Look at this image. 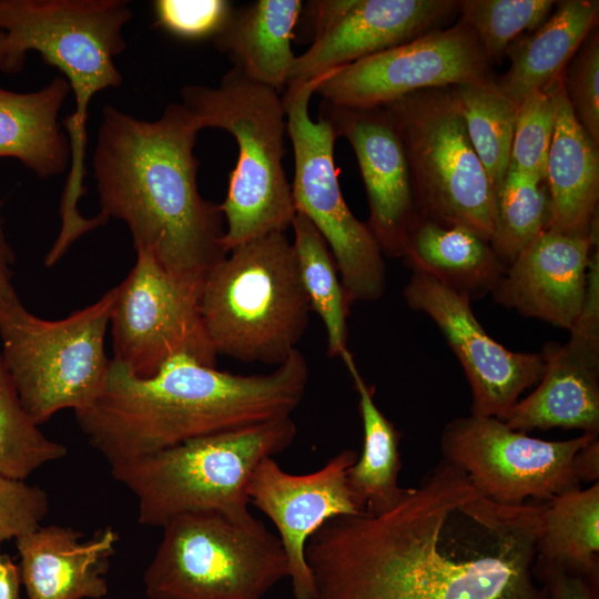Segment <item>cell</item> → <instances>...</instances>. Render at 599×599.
<instances>
[{
	"instance_id": "21",
	"label": "cell",
	"mask_w": 599,
	"mask_h": 599,
	"mask_svg": "<svg viewBox=\"0 0 599 599\" xmlns=\"http://www.w3.org/2000/svg\"><path fill=\"white\" fill-rule=\"evenodd\" d=\"M119 542L111 527L83 539L60 525L39 526L16 539L19 573L27 599H101L106 573Z\"/></svg>"
},
{
	"instance_id": "32",
	"label": "cell",
	"mask_w": 599,
	"mask_h": 599,
	"mask_svg": "<svg viewBox=\"0 0 599 599\" xmlns=\"http://www.w3.org/2000/svg\"><path fill=\"white\" fill-rule=\"evenodd\" d=\"M67 454L65 446L47 437L28 415L0 354V473L24 480Z\"/></svg>"
},
{
	"instance_id": "3",
	"label": "cell",
	"mask_w": 599,
	"mask_h": 599,
	"mask_svg": "<svg viewBox=\"0 0 599 599\" xmlns=\"http://www.w3.org/2000/svg\"><path fill=\"white\" fill-rule=\"evenodd\" d=\"M308 376L298 349L273 372L260 375L217 370L180 354L143 378L112 359L104 389L75 417L89 443L113 464L201 436L290 417L304 397Z\"/></svg>"
},
{
	"instance_id": "7",
	"label": "cell",
	"mask_w": 599,
	"mask_h": 599,
	"mask_svg": "<svg viewBox=\"0 0 599 599\" xmlns=\"http://www.w3.org/2000/svg\"><path fill=\"white\" fill-rule=\"evenodd\" d=\"M296 433L291 416L283 417L113 463L111 474L135 497L140 525L162 528L192 512L246 520L253 517L247 486L254 469L285 450Z\"/></svg>"
},
{
	"instance_id": "8",
	"label": "cell",
	"mask_w": 599,
	"mask_h": 599,
	"mask_svg": "<svg viewBox=\"0 0 599 599\" xmlns=\"http://www.w3.org/2000/svg\"><path fill=\"white\" fill-rule=\"evenodd\" d=\"M143 573L150 599H262L290 569L262 520L216 512L176 516Z\"/></svg>"
},
{
	"instance_id": "13",
	"label": "cell",
	"mask_w": 599,
	"mask_h": 599,
	"mask_svg": "<svg viewBox=\"0 0 599 599\" xmlns=\"http://www.w3.org/2000/svg\"><path fill=\"white\" fill-rule=\"evenodd\" d=\"M202 285L170 273L149 251L138 250L134 266L115 287L112 359L143 378L180 354L215 367L217 355L200 312Z\"/></svg>"
},
{
	"instance_id": "38",
	"label": "cell",
	"mask_w": 599,
	"mask_h": 599,
	"mask_svg": "<svg viewBox=\"0 0 599 599\" xmlns=\"http://www.w3.org/2000/svg\"><path fill=\"white\" fill-rule=\"evenodd\" d=\"M534 576L547 599H599V582L536 557Z\"/></svg>"
},
{
	"instance_id": "42",
	"label": "cell",
	"mask_w": 599,
	"mask_h": 599,
	"mask_svg": "<svg viewBox=\"0 0 599 599\" xmlns=\"http://www.w3.org/2000/svg\"><path fill=\"white\" fill-rule=\"evenodd\" d=\"M20 586L18 565L0 552V599H21Z\"/></svg>"
},
{
	"instance_id": "2",
	"label": "cell",
	"mask_w": 599,
	"mask_h": 599,
	"mask_svg": "<svg viewBox=\"0 0 599 599\" xmlns=\"http://www.w3.org/2000/svg\"><path fill=\"white\" fill-rule=\"evenodd\" d=\"M199 131L182 103H170L155 121L108 104L92 166L99 214L124 222L135 251H149L170 273L203 283L227 252L223 214L197 187Z\"/></svg>"
},
{
	"instance_id": "15",
	"label": "cell",
	"mask_w": 599,
	"mask_h": 599,
	"mask_svg": "<svg viewBox=\"0 0 599 599\" xmlns=\"http://www.w3.org/2000/svg\"><path fill=\"white\" fill-rule=\"evenodd\" d=\"M403 295L410 309L437 325L459 361L470 386L471 415L501 420L521 393L541 379L544 352H512L491 338L468 296L420 273L412 274Z\"/></svg>"
},
{
	"instance_id": "16",
	"label": "cell",
	"mask_w": 599,
	"mask_h": 599,
	"mask_svg": "<svg viewBox=\"0 0 599 599\" xmlns=\"http://www.w3.org/2000/svg\"><path fill=\"white\" fill-rule=\"evenodd\" d=\"M357 457L355 450L343 449L322 468L304 475L290 474L273 457H266L251 476L250 504L277 529L295 599H314L313 578L305 558L309 537L331 518L364 514L347 483V470Z\"/></svg>"
},
{
	"instance_id": "18",
	"label": "cell",
	"mask_w": 599,
	"mask_h": 599,
	"mask_svg": "<svg viewBox=\"0 0 599 599\" xmlns=\"http://www.w3.org/2000/svg\"><path fill=\"white\" fill-rule=\"evenodd\" d=\"M319 116L355 152L365 185L366 223L383 255L400 257L417 215L409 167L398 131L383 106L347 108L322 101Z\"/></svg>"
},
{
	"instance_id": "14",
	"label": "cell",
	"mask_w": 599,
	"mask_h": 599,
	"mask_svg": "<svg viewBox=\"0 0 599 599\" xmlns=\"http://www.w3.org/2000/svg\"><path fill=\"white\" fill-rule=\"evenodd\" d=\"M491 61L463 21L428 31L319 79L315 93L347 108H377L407 94L491 77Z\"/></svg>"
},
{
	"instance_id": "37",
	"label": "cell",
	"mask_w": 599,
	"mask_h": 599,
	"mask_svg": "<svg viewBox=\"0 0 599 599\" xmlns=\"http://www.w3.org/2000/svg\"><path fill=\"white\" fill-rule=\"evenodd\" d=\"M49 508L48 494L41 487L0 473V542L41 526Z\"/></svg>"
},
{
	"instance_id": "40",
	"label": "cell",
	"mask_w": 599,
	"mask_h": 599,
	"mask_svg": "<svg viewBox=\"0 0 599 599\" xmlns=\"http://www.w3.org/2000/svg\"><path fill=\"white\" fill-rule=\"evenodd\" d=\"M2 203L3 202L0 201V207ZM13 263L14 253L7 242L2 226V219L0 216V306L18 297L11 283V266Z\"/></svg>"
},
{
	"instance_id": "39",
	"label": "cell",
	"mask_w": 599,
	"mask_h": 599,
	"mask_svg": "<svg viewBox=\"0 0 599 599\" xmlns=\"http://www.w3.org/2000/svg\"><path fill=\"white\" fill-rule=\"evenodd\" d=\"M354 3L355 0L309 1L307 4L313 22V40L326 32Z\"/></svg>"
},
{
	"instance_id": "11",
	"label": "cell",
	"mask_w": 599,
	"mask_h": 599,
	"mask_svg": "<svg viewBox=\"0 0 599 599\" xmlns=\"http://www.w3.org/2000/svg\"><path fill=\"white\" fill-rule=\"evenodd\" d=\"M321 78L288 83L282 95L294 152L293 201L296 213L306 216L327 243L351 304L376 301L386 288L384 255L366 223L343 197L332 125L322 116L314 121L309 115V100Z\"/></svg>"
},
{
	"instance_id": "10",
	"label": "cell",
	"mask_w": 599,
	"mask_h": 599,
	"mask_svg": "<svg viewBox=\"0 0 599 599\" xmlns=\"http://www.w3.org/2000/svg\"><path fill=\"white\" fill-rule=\"evenodd\" d=\"M405 150L417 213L490 241L496 190L475 152L450 87L383 105Z\"/></svg>"
},
{
	"instance_id": "36",
	"label": "cell",
	"mask_w": 599,
	"mask_h": 599,
	"mask_svg": "<svg viewBox=\"0 0 599 599\" xmlns=\"http://www.w3.org/2000/svg\"><path fill=\"white\" fill-rule=\"evenodd\" d=\"M155 26L187 40L214 38L234 8L225 0H158Z\"/></svg>"
},
{
	"instance_id": "25",
	"label": "cell",
	"mask_w": 599,
	"mask_h": 599,
	"mask_svg": "<svg viewBox=\"0 0 599 599\" xmlns=\"http://www.w3.org/2000/svg\"><path fill=\"white\" fill-rule=\"evenodd\" d=\"M70 92L61 75L31 92L0 87V158H14L42 179L62 174L70 145L58 115Z\"/></svg>"
},
{
	"instance_id": "34",
	"label": "cell",
	"mask_w": 599,
	"mask_h": 599,
	"mask_svg": "<svg viewBox=\"0 0 599 599\" xmlns=\"http://www.w3.org/2000/svg\"><path fill=\"white\" fill-rule=\"evenodd\" d=\"M560 75L561 73L517 106L508 169L542 181H546L548 154L555 130L556 91Z\"/></svg>"
},
{
	"instance_id": "24",
	"label": "cell",
	"mask_w": 599,
	"mask_h": 599,
	"mask_svg": "<svg viewBox=\"0 0 599 599\" xmlns=\"http://www.w3.org/2000/svg\"><path fill=\"white\" fill-rule=\"evenodd\" d=\"M400 257L413 273L430 276L470 300L493 293L507 268L489 242L476 233L418 213Z\"/></svg>"
},
{
	"instance_id": "5",
	"label": "cell",
	"mask_w": 599,
	"mask_h": 599,
	"mask_svg": "<svg viewBox=\"0 0 599 599\" xmlns=\"http://www.w3.org/2000/svg\"><path fill=\"white\" fill-rule=\"evenodd\" d=\"M181 98L201 130H224L237 144V162L219 204L226 221V252L285 232L296 210L283 165L287 124L280 93L232 68L219 87L184 85Z\"/></svg>"
},
{
	"instance_id": "35",
	"label": "cell",
	"mask_w": 599,
	"mask_h": 599,
	"mask_svg": "<svg viewBox=\"0 0 599 599\" xmlns=\"http://www.w3.org/2000/svg\"><path fill=\"white\" fill-rule=\"evenodd\" d=\"M572 112L599 148V32L592 29L561 73Z\"/></svg>"
},
{
	"instance_id": "6",
	"label": "cell",
	"mask_w": 599,
	"mask_h": 599,
	"mask_svg": "<svg viewBox=\"0 0 599 599\" xmlns=\"http://www.w3.org/2000/svg\"><path fill=\"white\" fill-rule=\"evenodd\" d=\"M308 297L293 243L274 232L230 251L206 275L200 312L216 355L281 365L307 329Z\"/></svg>"
},
{
	"instance_id": "41",
	"label": "cell",
	"mask_w": 599,
	"mask_h": 599,
	"mask_svg": "<svg viewBox=\"0 0 599 599\" xmlns=\"http://www.w3.org/2000/svg\"><path fill=\"white\" fill-rule=\"evenodd\" d=\"M577 467L581 481H598L599 477V440L592 438L577 454Z\"/></svg>"
},
{
	"instance_id": "27",
	"label": "cell",
	"mask_w": 599,
	"mask_h": 599,
	"mask_svg": "<svg viewBox=\"0 0 599 599\" xmlns=\"http://www.w3.org/2000/svg\"><path fill=\"white\" fill-rule=\"evenodd\" d=\"M341 358L358 394L364 436L361 457L347 470V483L362 511L376 515L395 506L408 489L398 484L400 433L377 407L374 387L365 382L349 351Z\"/></svg>"
},
{
	"instance_id": "12",
	"label": "cell",
	"mask_w": 599,
	"mask_h": 599,
	"mask_svg": "<svg viewBox=\"0 0 599 599\" xmlns=\"http://www.w3.org/2000/svg\"><path fill=\"white\" fill-rule=\"evenodd\" d=\"M595 437L545 440L496 417L470 414L446 424L440 448L444 459L460 468L483 496L516 506L581 488L577 454Z\"/></svg>"
},
{
	"instance_id": "43",
	"label": "cell",
	"mask_w": 599,
	"mask_h": 599,
	"mask_svg": "<svg viewBox=\"0 0 599 599\" xmlns=\"http://www.w3.org/2000/svg\"><path fill=\"white\" fill-rule=\"evenodd\" d=\"M26 57L12 44L7 33L0 30V72L19 73L24 67Z\"/></svg>"
},
{
	"instance_id": "23",
	"label": "cell",
	"mask_w": 599,
	"mask_h": 599,
	"mask_svg": "<svg viewBox=\"0 0 599 599\" xmlns=\"http://www.w3.org/2000/svg\"><path fill=\"white\" fill-rule=\"evenodd\" d=\"M303 6L300 0H258L234 9L213 43L234 69L280 92L296 58L292 40Z\"/></svg>"
},
{
	"instance_id": "29",
	"label": "cell",
	"mask_w": 599,
	"mask_h": 599,
	"mask_svg": "<svg viewBox=\"0 0 599 599\" xmlns=\"http://www.w3.org/2000/svg\"><path fill=\"white\" fill-rule=\"evenodd\" d=\"M293 247L304 291L321 317L327 337V354L342 357L347 348V316L351 302L342 285L332 252L313 223L296 213Z\"/></svg>"
},
{
	"instance_id": "33",
	"label": "cell",
	"mask_w": 599,
	"mask_h": 599,
	"mask_svg": "<svg viewBox=\"0 0 599 599\" xmlns=\"http://www.w3.org/2000/svg\"><path fill=\"white\" fill-rule=\"evenodd\" d=\"M552 0H461L460 21L479 39L487 57L500 61L508 48L551 14Z\"/></svg>"
},
{
	"instance_id": "30",
	"label": "cell",
	"mask_w": 599,
	"mask_h": 599,
	"mask_svg": "<svg viewBox=\"0 0 599 599\" xmlns=\"http://www.w3.org/2000/svg\"><path fill=\"white\" fill-rule=\"evenodd\" d=\"M450 92L497 193L509 166L517 105L493 77L450 87Z\"/></svg>"
},
{
	"instance_id": "31",
	"label": "cell",
	"mask_w": 599,
	"mask_h": 599,
	"mask_svg": "<svg viewBox=\"0 0 599 599\" xmlns=\"http://www.w3.org/2000/svg\"><path fill=\"white\" fill-rule=\"evenodd\" d=\"M549 195L546 181L512 169L496 193L493 234L489 244L508 266L548 225Z\"/></svg>"
},
{
	"instance_id": "17",
	"label": "cell",
	"mask_w": 599,
	"mask_h": 599,
	"mask_svg": "<svg viewBox=\"0 0 599 599\" xmlns=\"http://www.w3.org/2000/svg\"><path fill=\"white\" fill-rule=\"evenodd\" d=\"M564 345L544 348L545 372L536 389L501 419L508 427L580 429L599 434V251L591 256L586 303Z\"/></svg>"
},
{
	"instance_id": "9",
	"label": "cell",
	"mask_w": 599,
	"mask_h": 599,
	"mask_svg": "<svg viewBox=\"0 0 599 599\" xmlns=\"http://www.w3.org/2000/svg\"><path fill=\"white\" fill-rule=\"evenodd\" d=\"M115 294L113 287L58 321L31 314L19 297L0 306L1 355L37 425L65 408H88L104 389L112 363L104 338Z\"/></svg>"
},
{
	"instance_id": "4",
	"label": "cell",
	"mask_w": 599,
	"mask_h": 599,
	"mask_svg": "<svg viewBox=\"0 0 599 599\" xmlns=\"http://www.w3.org/2000/svg\"><path fill=\"white\" fill-rule=\"evenodd\" d=\"M131 17L123 0H0V30L22 53L37 51L58 68L75 98L73 113L62 122L70 145L61 229L54 241L62 251L100 226L95 216L84 217L79 211L87 193L88 110L95 93L122 83L114 58L125 49L122 31Z\"/></svg>"
},
{
	"instance_id": "26",
	"label": "cell",
	"mask_w": 599,
	"mask_h": 599,
	"mask_svg": "<svg viewBox=\"0 0 599 599\" xmlns=\"http://www.w3.org/2000/svg\"><path fill=\"white\" fill-rule=\"evenodd\" d=\"M599 2L557 1L548 19L507 50L510 65L496 80L501 92L518 104L547 87L566 68L592 29L598 27Z\"/></svg>"
},
{
	"instance_id": "22",
	"label": "cell",
	"mask_w": 599,
	"mask_h": 599,
	"mask_svg": "<svg viewBox=\"0 0 599 599\" xmlns=\"http://www.w3.org/2000/svg\"><path fill=\"white\" fill-rule=\"evenodd\" d=\"M556 97V123L546 170L547 229L587 236L598 231L599 148L575 116L561 75Z\"/></svg>"
},
{
	"instance_id": "1",
	"label": "cell",
	"mask_w": 599,
	"mask_h": 599,
	"mask_svg": "<svg viewBox=\"0 0 599 599\" xmlns=\"http://www.w3.org/2000/svg\"><path fill=\"white\" fill-rule=\"evenodd\" d=\"M545 508L495 502L443 458L390 509L309 537L314 599H547L534 576Z\"/></svg>"
},
{
	"instance_id": "20",
	"label": "cell",
	"mask_w": 599,
	"mask_h": 599,
	"mask_svg": "<svg viewBox=\"0 0 599 599\" xmlns=\"http://www.w3.org/2000/svg\"><path fill=\"white\" fill-rule=\"evenodd\" d=\"M455 0H355L353 7L295 58L288 83L328 72L440 28Z\"/></svg>"
},
{
	"instance_id": "19",
	"label": "cell",
	"mask_w": 599,
	"mask_h": 599,
	"mask_svg": "<svg viewBox=\"0 0 599 599\" xmlns=\"http://www.w3.org/2000/svg\"><path fill=\"white\" fill-rule=\"evenodd\" d=\"M598 231L587 236L546 229L507 266L493 291L496 303L571 331L587 297Z\"/></svg>"
},
{
	"instance_id": "28",
	"label": "cell",
	"mask_w": 599,
	"mask_h": 599,
	"mask_svg": "<svg viewBox=\"0 0 599 599\" xmlns=\"http://www.w3.org/2000/svg\"><path fill=\"white\" fill-rule=\"evenodd\" d=\"M537 557L599 582V484L546 501Z\"/></svg>"
}]
</instances>
